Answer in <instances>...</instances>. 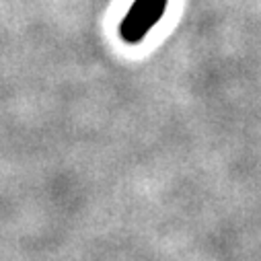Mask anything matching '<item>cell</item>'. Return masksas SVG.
Segmentation results:
<instances>
[{
	"mask_svg": "<svg viewBox=\"0 0 261 261\" xmlns=\"http://www.w3.org/2000/svg\"><path fill=\"white\" fill-rule=\"evenodd\" d=\"M169 0H134L119 23V35L125 43H140L163 19Z\"/></svg>",
	"mask_w": 261,
	"mask_h": 261,
	"instance_id": "6da1fadb",
	"label": "cell"
}]
</instances>
